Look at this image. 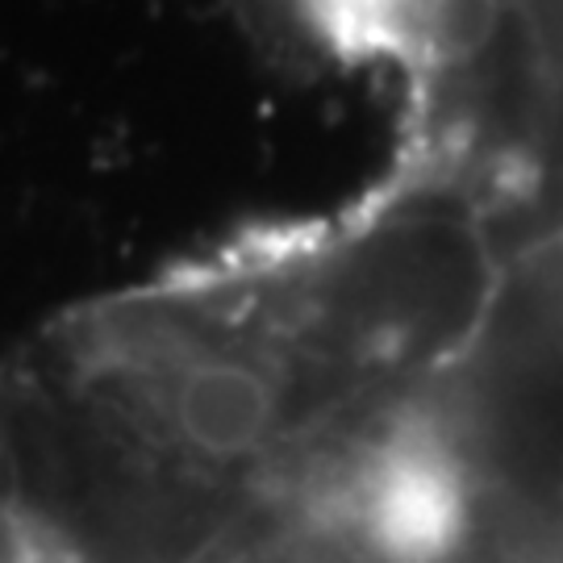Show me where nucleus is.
Instances as JSON below:
<instances>
[{"instance_id": "obj_2", "label": "nucleus", "mask_w": 563, "mask_h": 563, "mask_svg": "<svg viewBox=\"0 0 563 563\" xmlns=\"http://www.w3.org/2000/svg\"><path fill=\"white\" fill-rule=\"evenodd\" d=\"M455 451L418 426L397 434L363 467L360 526L380 563L455 560L467 530V484Z\"/></svg>"}, {"instance_id": "obj_3", "label": "nucleus", "mask_w": 563, "mask_h": 563, "mask_svg": "<svg viewBox=\"0 0 563 563\" xmlns=\"http://www.w3.org/2000/svg\"><path fill=\"white\" fill-rule=\"evenodd\" d=\"M260 9L267 18L284 21L292 30V38H301L305 30L318 21V13L325 9V0H260Z\"/></svg>"}, {"instance_id": "obj_1", "label": "nucleus", "mask_w": 563, "mask_h": 563, "mask_svg": "<svg viewBox=\"0 0 563 563\" xmlns=\"http://www.w3.org/2000/svg\"><path fill=\"white\" fill-rule=\"evenodd\" d=\"M355 59L405 84V167L563 213V0H372Z\"/></svg>"}]
</instances>
